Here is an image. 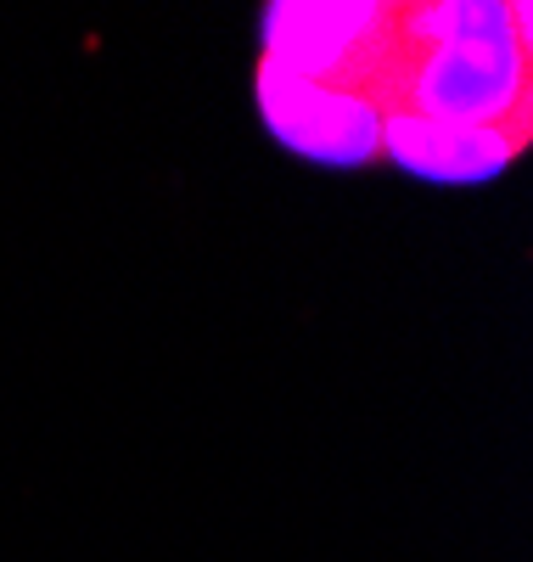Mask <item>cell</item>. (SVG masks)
Here are the masks:
<instances>
[{"label":"cell","instance_id":"cell-1","mask_svg":"<svg viewBox=\"0 0 533 562\" xmlns=\"http://www.w3.org/2000/svg\"><path fill=\"white\" fill-rule=\"evenodd\" d=\"M528 7L500 0H421L394 18V57L382 79V113H421L466 130L528 135L533 68Z\"/></svg>","mask_w":533,"mask_h":562},{"label":"cell","instance_id":"cell-2","mask_svg":"<svg viewBox=\"0 0 533 562\" xmlns=\"http://www.w3.org/2000/svg\"><path fill=\"white\" fill-rule=\"evenodd\" d=\"M394 18L399 7H365V0H281L264 12L259 63L298 79L365 90L376 102L387 57H394Z\"/></svg>","mask_w":533,"mask_h":562},{"label":"cell","instance_id":"cell-3","mask_svg":"<svg viewBox=\"0 0 533 562\" xmlns=\"http://www.w3.org/2000/svg\"><path fill=\"white\" fill-rule=\"evenodd\" d=\"M253 102H259L264 135L304 164L360 169V164L382 158V108L365 90L298 79V74H281V68L259 63Z\"/></svg>","mask_w":533,"mask_h":562},{"label":"cell","instance_id":"cell-4","mask_svg":"<svg viewBox=\"0 0 533 562\" xmlns=\"http://www.w3.org/2000/svg\"><path fill=\"white\" fill-rule=\"evenodd\" d=\"M528 153V135L511 130H466L421 113H382V158L432 186H483L506 175Z\"/></svg>","mask_w":533,"mask_h":562}]
</instances>
